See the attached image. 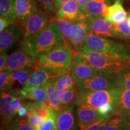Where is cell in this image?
<instances>
[{
    "mask_svg": "<svg viewBox=\"0 0 130 130\" xmlns=\"http://www.w3.org/2000/svg\"><path fill=\"white\" fill-rule=\"evenodd\" d=\"M37 3L36 0H15V12L16 19L21 25H23L25 21L37 12Z\"/></svg>",
    "mask_w": 130,
    "mask_h": 130,
    "instance_id": "19",
    "label": "cell"
},
{
    "mask_svg": "<svg viewBox=\"0 0 130 130\" xmlns=\"http://www.w3.org/2000/svg\"><path fill=\"white\" fill-rule=\"evenodd\" d=\"M85 45L89 48L107 56L122 59H130L128 46L122 42L95 35L89 32Z\"/></svg>",
    "mask_w": 130,
    "mask_h": 130,
    "instance_id": "4",
    "label": "cell"
},
{
    "mask_svg": "<svg viewBox=\"0 0 130 130\" xmlns=\"http://www.w3.org/2000/svg\"><path fill=\"white\" fill-rule=\"evenodd\" d=\"M7 128H10L13 130H36L35 126L30 124L26 119L18 117H16Z\"/></svg>",
    "mask_w": 130,
    "mask_h": 130,
    "instance_id": "32",
    "label": "cell"
},
{
    "mask_svg": "<svg viewBox=\"0 0 130 130\" xmlns=\"http://www.w3.org/2000/svg\"><path fill=\"white\" fill-rule=\"evenodd\" d=\"M113 32L118 39H130V22L126 19L119 22H111Z\"/></svg>",
    "mask_w": 130,
    "mask_h": 130,
    "instance_id": "27",
    "label": "cell"
},
{
    "mask_svg": "<svg viewBox=\"0 0 130 130\" xmlns=\"http://www.w3.org/2000/svg\"><path fill=\"white\" fill-rule=\"evenodd\" d=\"M51 20L46 13L41 11L30 16L24 22L23 25V38L25 40L41 31L50 24Z\"/></svg>",
    "mask_w": 130,
    "mask_h": 130,
    "instance_id": "9",
    "label": "cell"
},
{
    "mask_svg": "<svg viewBox=\"0 0 130 130\" xmlns=\"http://www.w3.org/2000/svg\"><path fill=\"white\" fill-rule=\"evenodd\" d=\"M17 96L21 97L23 101H29L43 104H46L48 101V93L43 87H34Z\"/></svg>",
    "mask_w": 130,
    "mask_h": 130,
    "instance_id": "21",
    "label": "cell"
},
{
    "mask_svg": "<svg viewBox=\"0 0 130 130\" xmlns=\"http://www.w3.org/2000/svg\"><path fill=\"white\" fill-rule=\"evenodd\" d=\"M36 69L33 68L19 70L10 74L11 93L16 96L24 88L31 74Z\"/></svg>",
    "mask_w": 130,
    "mask_h": 130,
    "instance_id": "18",
    "label": "cell"
},
{
    "mask_svg": "<svg viewBox=\"0 0 130 130\" xmlns=\"http://www.w3.org/2000/svg\"><path fill=\"white\" fill-rule=\"evenodd\" d=\"M116 88L112 90L97 91L88 93L79 92L75 104L76 106L84 105L98 110L105 104H111L113 105L115 110L117 95Z\"/></svg>",
    "mask_w": 130,
    "mask_h": 130,
    "instance_id": "5",
    "label": "cell"
},
{
    "mask_svg": "<svg viewBox=\"0 0 130 130\" xmlns=\"http://www.w3.org/2000/svg\"><path fill=\"white\" fill-rule=\"evenodd\" d=\"M75 55L64 44L53 49L37 59L39 68L65 73L72 66Z\"/></svg>",
    "mask_w": 130,
    "mask_h": 130,
    "instance_id": "3",
    "label": "cell"
},
{
    "mask_svg": "<svg viewBox=\"0 0 130 130\" xmlns=\"http://www.w3.org/2000/svg\"><path fill=\"white\" fill-rule=\"evenodd\" d=\"M14 95L7 92L1 93V123L7 127L17 116L18 110L12 106Z\"/></svg>",
    "mask_w": 130,
    "mask_h": 130,
    "instance_id": "16",
    "label": "cell"
},
{
    "mask_svg": "<svg viewBox=\"0 0 130 130\" xmlns=\"http://www.w3.org/2000/svg\"><path fill=\"white\" fill-rule=\"evenodd\" d=\"M52 21L57 24L63 35L64 36V45L67 46L68 43L72 39L75 32V28L74 23L67 21L62 20V19L58 18L57 17L53 18Z\"/></svg>",
    "mask_w": 130,
    "mask_h": 130,
    "instance_id": "25",
    "label": "cell"
},
{
    "mask_svg": "<svg viewBox=\"0 0 130 130\" xmlns=\"http://www.w3.org/2000/svg\"><path fill=\"white\" fill-rule=\"evenodd\" d=\"M54 86L57 90H71L77 88V81L71 74V68L54 81Z\"/></svg>",
    "mask_w": 130,
    "mask_h": 130,
    "instance_id": "26",
    "label": "cell"
},
{
    "mask_svg": "<svg viewBox=\"0 0 130 130\" xmlns=\"http://www.w3.org/2000/svg\"><path fill=\"white\" fill-rule=\"evenodd\" d=\"M127 119H128V121H130V116L128 117V118H127Z\"/></svg>",
    "mask_w": 130,
    "mask_h": 130,
    "instance_id": "46",
    "label": "cell"
},
{
    "mask_svg": "<svg viewBox=\"0 0 130 130\" xmlns=\"http://www.w3.org/2000/svg\"><path fill=\"white\" fill-rule=\"evenodd\" d=\"M23 35V28L19 24L14 23L0 33V51L7 53L12 49Z\"/></svg>",
    "mask_w": 130,
    "mask_h": 130,
    "instance_id": "11",
    "label": "cell"
},
{
    "mask_svg": "<svg viewBox=\"0 0 130 130\" xmlns=\"http://www.w3.org/2000/svg\"><path fill=\"white\" fill-rule=\"evenodd\" d=\"M71 72L72 77L76 81L78 79L90 78L96 77L100 74L98 69L78 54H76L74 57L71 68Z\"/></svg>",
    "mask_w": 130,
    "mask_h": 130,
    "instance_id": "10",
    "label": "cell"
},
{
    "mask_svg": "<svg viewBox=\"0 0 130 130\" xmlns=\"http://www.w3.org/2000/svg\"><path fill=\"white\" fill-rule=\"evenodd\" d=\"M128 126H129V129L130 130V121L128 122Z\"/></svg>",
    "mask_w": 130,
    "mask_h": 130,
    "instance_id": "45",
    "label": "cell"
},
{
    "mask_svg": "<svg viewBox=\"0 0 130 130\" xmlns=\"http://www.w3.org/2000/svg\"><path fill=\"white\" fill-rule=\"evenodd\" d=\"M118 87L122 86L130 90V65L114 77Z\"/></svg>",
    "mask_w": 130,
    "mask_h": 130,
    "instance_id": "31",
    "label": "cell"
},
{
    "mask_svg": "<svg viewBox=\"0 0 130 130\" xmlns=\"http://www.w3.org/2000/svg\"><path fill=\"white\" fill-rule=\"evenodd\" d=\"M73 23L75 28V32L72 39L66 46L72 50L75 56L77 54V50L85 44L90 29L86 20H77Z\"/></svg>",
    "mask_w": 130,
    "mask_h": 130,
    "instance_id": "15",
    "label": "cell"
},
{
    "mask_svg": "<svg viewBox=\"0 0 130 130\" xmlns=\"http://www.w3.org/2000/svg\"><path fill=\"white\" fill-rule=\"evenodd\" d=\"M37 5L40 9L47 12H51L54 10L55 0H37Z\"/></svg>",
    "mask_w": 130,
    "mask_h": 130,
    "instance_id": "36",
    "label": "cell"
},
{
    "mask_svg": "<svg viewBox=\"0 0 130 130\" xmlns=\"http://www.w3.org/2000/svg\"><path fill=\"white\" fill-rule=\"evenodd\" d=\"M14 24V21L7 18L1 16L0 18V31H3Z\"/></svg>",
    "mask_w": 130,
    "mask_h": 130,
    "instance_id": "39",
    "label": "cell"
},
{
    "mask_svg": "<svg viewBox=\"0 0 130 130\" xmlns=\"http://www.w3.org/2000/svg\"><path fill=\"white\" fill-rule=\"evenodd\" d=\"M70 0H55L54 10H58L63 6L64 3H67Z\"/></svg>",
    "mask_w": 130,
    "mask_h": 130,
    "instance_id": "42",
    "label": "cell"
},
{
    "mask_svg": "<svg viewBox=\"0 0 130 130\" xmlns=\"http://www.w3.org/2000/svg\"><path fill=\"white\" fill-rule=\"evenodd\" d=\"M38 68L37 59L25 51L24 49L16 50L9 56L5 69L10 73L19 70Z\"/></svg>",
    "mask_w": 130,
    "mask_h": 130,
    "instance_id": "7",
    "label": "cell"
},
{
    "mask_svg": "<svg viewBox=\"0 0 130 130\" xmlns=\"http://www.w3.org/2000/svg\"><path fill=\"white\" fill-rule=\"evenodd\" d=\"M115 76L100 74L90 78L77 80V89L79 92H97L112 90L118 87L115 82Z\"/></svg>",
    "mask_w": 130,
    "mask_h": 130,
    "instance_id": "6",
    "label": "cell"
},
{
    "mask_svg": "<svg viewBox=\"0 0 130 130\" xmlns=\"http://www.w3.org/2000/svg\"><path fill=\"white\" fill-rule=\"evenodd\" d=\"M1 130H4V129H1Z\"/></svg>",
    "mask_w": 130,
    "mask_h": 130,
    "instance_id": "48",
    "label": "cell"
},
{
    "mask_svg": "<svg viewBox=\"0 0 130 130\" xmlns=\"http://www.w3.org/2000/svg\"><path fill=\"white\" fill-rule=\"evenodd\" d=\"M76 113L79 130H84L90 125L107 116H104L97 110L84 105L77 106Z\"/></svg>",
    "mask_w": 130,
    "mask_h": 130,
    "instance_id": "14",
    "label": "cell"
},
{
    "mask_svg": "<svg viewBox=\"0 0 130 130\" xmlns=\"http://www.w3.org/2000/svg\"><path fill=\"white\" fill-rule=\"evenodd\" d=\"M26 119L32 126H35V128H37L43 125L46 121L47 118L38 116L35 113L28 111Z\"/></svg>",
    "mask_w": 130,
    "mask_h": 130,
    "instance_id": "35",
    "label": "cell"
},
{
    "mask_svg": "<svg viewBox=\"0 0 130 130\" xmlns=\"http://www.w3.org/2000/svg\"><path fill=\"white\" fill-rule=\"evenodd\" d=\"M128 122L126 118L115 115L105 123L101 130H124Z\"/></svg>",
    "mask_w": 130,
    "mask_h": 130,
    "instance_id": "28",
    "label": "cell"
},
{
    "mask_svg": "<svg viewBox=\"0 0 130 130\" xmlns=\"http://www.w3.org/2000/svg\"><path fill=\"white\" fill-rule=\"evenodd\" d=\"M86 21L90 27L91 32L95 35L118 39V37L112 30L111 22L102 16H90L86 18Z\"/></svg>",
    "mask_w": 130,
    "mask_h": 130,
    "instance_id": "12",
    "label": "cell"
},
{
    "mask_svg": "<svg viewBox=\"0 0 130 130\" xmlns=\"http://www.w3.org/2000/svg\"><path fill=\"white\" fill-rule=\"evenodd\" d=\"M28 113V108H27L25 105H22V106L21 107L18 109V110L17 117L19 118L25 119L27 118Z\"/></svg>",
    "mask_w": 130,
    "mask_h": 130,
    "instance_id": "41",
    "label": "cell"
},
{
    "mask_svg": "<svg viewBox=\"0 0 130 130\" xmlns=\"http://www.w3.org/2000/svg\"><path fill=\"white\" fill-rule=\"evenodd\" d=\"M115 115L128 118L130 116V90L122 86L116 88Z\"/></svg>",
    "mask_w": 130,
    "mask_h": 130,
    "instance_id": "17",
    "label": "cell"
},
{
    "mask_svg": "<svg viewBox=\"0 0 130 130\" xmlns=\"http://www.w3.org/2000/svg\"><path fill=\"white\" fill-rule=\"evenodd\" d=\"M112 116H109L106 117V118L102 119L100 121L93 123V124L90 125V126H88L87 128H86L84 130H101L104 125L105 124V123Z\"/></svg>",
    "mask_w": 130,
    "mask_h": 130,
    "instance_id": "38",
    "label": "cell"
},
{
    "mask_svg": "<svg viewBox=\"0 0 130 130\" xmlns=\"http://www.w3.org/2000/svg\"><path fill=\"white\" fill-rule=\"evenodd\" d=\"M64 74V73L63 72H56L38 67L37 69L34 70L24 88L17 95H16V96L34 87H43L49 83L56 81Z\"/></svg>",
    "mask_w": 130,
    "mask_h": 130,
    "instance_id": "8",
    "label": "cell"
},
{
    "mask_svg": "<svg viewBox=\"0 0 130 130\" xmlns=\"http://www.w3.org/2000/svg\"><path fill=\"white\" fill-rule=\"evenodd\" d=\"M54 81H52L46 84L43 86V87L46 89L48 93V101L46 104V106L50 109L58 112L65 109L66 108L63 106L60 100L57 96V89L54 86Z\"/></svg>",
    "mask_w": 130,
    "mask_h": 130,
    "instance_id": "22",
    "label": "cell"
},
{
    "mask_svg": "<svg viewBox=\"0 0 130 130\" xmlns=\"http://www.w3.org/2000/svg\"><path fill=\"white\" fill-rule=\"evenodd\" d=\"M127 13L123 7L122 0H115V2L109 6L106 19L111 22H119L126 19Z\"/></svg>",
    "mask_w": 130,
    "mask_h": 130,
    "instance_id": "23",
    "label": "cell"
},
{
    "mask_svg": "<svg viewBox=\"0 0 130 130\" xmlns=\"http://www.w3.org/2000/svg\"><path fill=\"white\" fill-rule=\"evenodd\" d=\"M124 130H129V126H128V123L126 124V125L125 126V128Z\"/></svg>",
    "mask_w": 130,
    "mask_h": 130,
    "instance_id": "43",
    "label": "cell"
},
{
    "mask_svg": "<svg viewBox=\"0 0 130 130\" xmlns=\"http://www.w3.org/2000/svg\"><path fill=\"white\" fill-rule=\"evenodd\" d=\"M79 91L77 88L71 90H57V95L63 106L67 108L72 104H75L77 99Z\"/></svg>",
    "mask_w": 130,
    "mask_h": 130,
    "instance_id": "29",
    "label": "cell"
},
{
    "mask_svg": "<svg viewBox=\"0 0 130 130\" xmlns=\"http://www.w3.org/2000/svg\"><path fill=\"white\" fill-rule=\"evenodd\" d=\"M75 104H72L65 109L57 112V130H79Z\"/></svg>",
    "mask_w": 130,
    "mask_h": 130,
    "instance_id": "13",
    "label": "cell"
},
{
    "mask_svg": "<svg viewBox=\"0 0 130 130\" xmlns=\"http://www.w3.org/2000/svg\"><path fill=\"white\" fill-rule=\"evenodd\" d=\"M77 1L80 10V15L78 20H86L87 16V5L89 0H76Z\"/></svg>",
    "mask_w": 130,
    "mask_h": 130,
    "instance_id": "37",
    "label": "cell"
},
{
    "mask_svg": "<svg viewBox=\"0 0 130 130\" xmlns=\"http://www.w3.org/2000/svg\"><path fill=\"white\" fill-rule=\"evenodd\" d=\"M77 54L100 71V74L115 76L130 65V59H122L107 56L89 48L84 44Z\"/></svg>",
    "mask_w": 130,
    "mask_h": 130,
    "instance_id": "2",
    "label": "cell"
},
{
    "mask_svg": "<svg viewBox=\"0 0 130 130\" xmlns=\"http://www.w3.org/2000/svg\"><path fill=\"white\" fill-rule=\"evenodd\" d=\"M9 56L6 53H1L0 56V71H4L6 64H7V60Z\"/></svg>",
    "mask_w": 130,
    "mask_h": 130,
    "instance_id": "40",
    "label": "cell"
},
{
    "mask_svg": "<svg viewBox=\"0 0 130 130\" xmlns=\"http://www.w3.org/2000/svg\"><path fill=\"white\" fill-rule=\"evenodd\" d=\"M80 10L76 0H70L64 3L57 12L56 17L62 20L74 22L79 19Z\"/></svg>",
    "mask_w": 130,
    "mask_h": 130,
    "instance_id": "20",
    "label": "cell"
},
{
    "mask_svg": "<svg viewBox=\"0 0 130 130\" xmlns=\"http://www.w3.org/2000/svg\"><path fill=\"white\" fill-rule=\"evenodd\" d=\"M57 112L54 111L47 119L46 121L43 125L36 128V130H57Z\"/></svg>",
    "mask_w": 130,
    "mask_h": 130,
    "instance_id": "34",
    "label": "cell"
},
{
    "mask_svg": "<svg viewBox=\"0 0 130 130\" xmlns=\"http://www.w3.org/2000/svg\"><path fill=\"white\" fill-rule=\"evenodd\" d=\"M128 21H129V22H130V16H129V18H128Z\"/></svg>",
    "mask_w": 130,
    "mask_h": 130,
    "instance_id": "47",
    "label": "cell"
},
{
    "mask_svg": "<svg viewBox=\"0 0 130 130\" xmlns=\"http://www.w3.org/2000/svg\"><path fill=\"white\" fill-rule=\"evenodd\" d=\"M10 74V73L6 71V70L1 72V74H0V90H1V93L4 92V91L9 92V93H11Z\"/></svg>",
    "mask_w": 130,
    "mask_h": 130,
    "instance_id": "33",
    "label": "cell"
},
{
    "mask_svg": "<svg viewBox=\"0 0 130 130\" xmlns=\"http://www.w3.org/2000/svg\"><path fill=\"white\" fill-rule=\"evenodd\" d=\"M64 36L57 24L51 20L41 31L30 38L22 40L21 46L36 59H38L57 46L64 44Z\"/></svg>",
    "mask_w": 130,
    "mask_h": 130,
    "instance_id": "1",
    "label": "cell"
},
{
    "mask_svg": "<svg viewBox=\"0 0 130 130\" xmlns=\"http://www.w3.org/2000/svg\"><path fill=\"white\" fill-rule=\"evenodd\" d=\"M15 0H0V14L14 21L16 19Z\"/></svg>",
    "mask_w": 130,
    "mask_h": 130,
    "instance_id": "30",
    "label": "cell"
},
{
    "mask_svg": "<svg viewBox=\"0 0 130 130\" xmlns=\"http://www.w3.org/2000/svg\"><path fill=\"white\" fill-rule=\"evenodd\" d=\"M7 130H13V129H12V128H7Z\"/></svg>",
    "mask_w": 130,
    "mask_h": 130,
    "instance_id": "44",
    "label": "cell"
},
{
    "mask_svg": "<svg viewBox=\"0 0 130 130\" xmlns=\"http://www.w3.org/2000/svg\"><path fill=\"white\" fill-rule=\"evenodd\" d=\"M108 0H89L87 9V16H102L106 18L109 6Z\"/></svg>",
    "mask_w": 130,
    "mask_h": 130,
    "instance_id": "24",
    "label": "cell"
}]
</instances>
